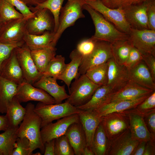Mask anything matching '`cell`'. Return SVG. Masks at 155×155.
I'll return each instance as SVG.
<instances>
[{
  "label": "cell",
  "mask_w": 155,
  "mask_h": 155,
  "mask_svg": "<svg viewBox=\"0 0 155 155\" xmlns=\"http://www.w3.org/2000/svg\"><path fill=\"white\" fill-rule=\"evenodd\" d=\"M65 58L61 55L55 56L50 61L43 75L57 78L61 75L66 69Z\"/></svg>",
  "instance_id": "d590c367"
},
{
  "label": "cell",
  "mask_w": 155,
  "mask_h": 155,
  "mask_svg": "<svg viewBox=\"0 0 155 155\" xmlns=\"http://www.w3.org/2000/svg\"><path fill=\"white\" fill-rule=\"evenodd\" d=\"M69 57L71 61L67 64L64 72L57 78V80H61L64 82L67 86L69 90L72 80L77 79L80 75L78 73V69L82 56L75 49L71 53Z\"/></svg>",
  "instance_id": "83f0119b"
},
{
  "label": "cell",
  "mask_w": 155,
  "mask_h": 155,
  "mask_svg": "<svg viewBox=\"0 0 155 155\" xmlns=\"http://www.w3.org/2000/svg\"><path fill=\"white\" fill-rule=\"evenodd\" d=\"M32 155H42L41 153L39 152H37L36 153L33 154H32Z\"/></svg>",
  "instance_id": "6f0895ef"
},
{
  "label": "cell",
  "mask_w": 155,
  "mask_h": 155,
  "mask_svg": "<svg viewBox=\"0 0 155 155\" xmlns=\"http://www.w3.org/2000/svg\"><path fill=\"white\" fill-rule=\"evenodd\" d=\"M15 50L25 80L33 84L43 75L38 71L34 64L31 55V50L25 43Z\"/></svg>",
  "instance_id": "8fae6325"
},
{
  "label": "cell",
  "mask_w": 155,
  "mask_h": 155,
  "mask_svg": "<svg viewBox=\"0 0 155 155\" xmlns=\"http://www.w3.org/2000/svg\"><path fill=\"white\" fill-rule=\"evenodd\" d=\"M55 155H74V150L65 135L55 139Z\"/></svg>",
  "instance_id": "f35d334b"
},
{
  "label": "cell",
  "mask_w": 155,
  "mask_h": 155,
  "mask_svg": "<svg viewBox=\"0 0 155 155\" xmlns=\"http://www.w3.org/2000/svg\"><path fill=\"white\" fill-rule=\"evenodd\" d=\"M0 155H2V154L0 152Z\"/></svg>",
  "instance_id": "91938a15"
},
{
  "label": "cell",
  "mask_w": 155,
  "mask_h": 155,
  "mask_svg": "<svg viewBox=\"0 0 155 155\" xmlns=\"http://www.w3.org/2000/svg\"><path fill=\"white\" fill-rule=\"evenodd\" d=\"M113 92L112 90L108 85L100 86L96 89L88 102L76 107L81 110L94 111L108 103Z\"/></svg>",
  "instance_id": "484cf974"
},
{
  "label": "cell",
  "mask_w": 155,
  "mask_h": 155,
  "mask_svg": "<svg viewBox=\"0 0 155 155\" xmlns=\"http://www.w3.org/2000/svg\"><path fill=\"white\" fill-rule=\"evenodd\" d=\"M80 121L78 113L72 114L51 122L41 128L40 133L44 144L46 142L65 134L69 126Z\"/></svg>",
  "instance_id": "5bb4252c"
},
{
  "label": "cell",
  "mask_w": 155,
  "mask_h": 155,
  "mask_svg": "<svg viewBox=\"0 0 155 155\" xmlns=\"http://www.w3.org/2000/svg\"><path fill=\"white\" fill-rule=\"evenodd\" d=\"M80 121L85 133L87 142V146L92 149V143L96 129L101 121L94 111H83L79 110L78 113Z\"/></svg>",
  "instance_id": "d4e9b609"
},
{
  "label": "cell",
  "mask_w": 155,
  "mask_h": 155,
  "mask_svg": "<svg viewBox=\"0 0 155 155\" xmlns=\"http://www.w3.org/2000/svg\"><path fill=\"white\" fill-rule=\"evenodd\" d=\"M83 8L90 14L95 26V33L91 38L97 40L104 41L110 43L128 39V34L119 30L87 4L85 3Z\"/></svg>",
  "instance_id": "7a4b0ae2"
},
{
  "label": "cell",
  "mask_w": 155,
  "mask_h": 155,
  "mask_svg": "<svg viewBox=\"0 0 155 155\" xmlns=\"http://www.w3.org/2000/svg\"><path fill=\"white\" fill-rule=\"evenodd\" d=\"M28 19L24 17L2 22L0 29V42L8 44L25 43L24 38Z\"/></svg>",
  "instance_id": "9c48e42d"
},
{
  "label": "cell",
  "mask_w": 155,
  "mask_h": 155,
  "mask_svg": "<svg viewBox=\"0 0 155 155\" xmlns=\"http://www.w3.org/2000/svg\"><path fill=\"white\" fill-rule=\"evenodd\" d=\"M113 57L118 64L124 65L132 46L128 39L111 43Z\"/></svg>",
  "instance_id": "1f68e13d"
},
{
  "label": "cell",
  "mask_w": 155,
  "mask_h": 155,
  "mask_svg": "<svg viewBox=\"0 0 155 155\" xmlns=\"http://www.w3.org/2000/svg\"><path fill=\"white\" fill-rule=\"evenodd\" d=\"M57 79L51 76L43 75L34 83L33 86L41 89L52 97L56 103H62L69 96L65 89V85L60 86L57 83Z\"/></svg>",
  "instance_id": "d6986e66"
},
{
  "label": "cell",
  "mask_w": 155,
  "mask_h": 155,
  "mask_svg": "<svg viewBox=\"0 0 155 155\" xmlns=\"http://www.w3.org/2000/svg\"><path fill=\"white\" fill-rule=\"evenodd\" d=\"M146 142L143 140L140 141L131 155H143Z\"/></svg>",
  "instance_id": "f5cc1de1"
},
{
  "label": "cell",
  "mask_w": 155,
  "mask_h": 155,
  "mask_svg": "<svg viewBox=\"0 0 155 155\" xmlns=\"http://www.w3.org/2000/svg\"><path fill=\"white\" fill-rule=\"evenodd\" d=\"M128 34L131 45L142 55L149 54L155 56V30L131 28Z\"/></svg>",
  "instance_id": "30bf717a"
},
{
  "label": "cell",
  "mask_w": 155,
  "mask_h": 155,
  "mask_svg": "<svg viewBox=\"0 0 155 155\" xmlns=\"http://www.w3.org/2000/svg\"><path fill=\"white\" fill-rule=\"evenodd\" d=\"M108 85L113 92L124 86L130 80L129 69L124 65L118 64L113 57L107 62Z\"/></svg>",
  "instance_id": "e0dca14e"
},
{
  "label": "cell",
  "mask_w": 155,
  "mask_h": 155,
  "mask_svg": "<svg viewBox=\"0 0 155 155\" xmlns=\"http://www.w3.org/2000/svg\"><path fill=\"white\" fill-rule=\"evenodd\" d=\"M128 69L130 80L142 86L155 90V81L143 60Z\"/></svg>",
  "instance_id": "603a6c76"
},
{
  "label": "cell",
  "mask_w": 155,
  "mask_h": 155,
  "mask_svg": "<svg viewBox=\"0 0 155 155\" xmlns=\"http://www.w3.org/2000/svg\"><path fill=\"white\" fill-rule=\"evenodd\" d=\"M28 6H35L46 0H20Z\"/></svg>",
  "instance_id": "11a10c76"
},
{
  "label": "cell",
  "mask_w": 155,
  "mask_h": 155,
  "mask_svg": "<svg viewBox=\"0 0 155 155\" xmlns=\"http://www.w3.org/2000/svg\"><path fill=\"white\" fill-rule=\"evenodd\" d=\"M109 141L101 121L95 133L92 143V150L95 155H106Z\"/></svg>",
  "instance_id": "d6a6232c"
},
{
  "label": "cell",
  "mask_w": 155,
  "mask_h": 155,
  "mask_svg": "<svg viewBox=\"0 0 155 155\" xmlns=\"http://www.w3.org/2000/svg\"><path fill=\"white\" fill-rule=\"evenodd\" d=\"M142 115L148 129L152 137L155 139V109Z\"/></svg>",
  "instance_id": "7dc6e473"
},
{
  "label": "cell",
  "mask_w": 155,
  "mask_h": 155,
  "mask_svg": "<svg viewBox=\"0 0 155 155\" xmlns=\"http://www.w3.org/2000/svg\"><path fill=\"white\" fill-rule=\"evenodd\" d=\"M142 60V54L137 49L132 46L124 65L129 69Z\"/></svg>",
  "instance_id": "f6af8a7d"
},
{
  "label": "cell",
  "mask_w": 155,
  "mask_h": 155,
  "mask_svg": "<svg viewBox=\"0 0 155 155\" xmlns=\"http://www.w3.org/2000/svg\"><path fill=\"white\" fill-rule=\"evenodd\" d=\"M150 94L133 100L109 102L93 111L100 117L111 113L122 112L134 108Z\"/></svg>",
  "instance_id": "cb8c5ba5"
},
{
  "label": "cell",
  "mask_w": 155,
  "mask_h": 155,
  "mask_svg": "<svg viewBox=\"0 0 155 155\" xmlns=\"http://www.w3.org/2000/svg\"><path fill=\"white\" fill-rule=\"evenodd\" d=\"M142 55L143 61L147 66L155 81V56L149 54Z\"/></svg>",
  "instance_id": "681fc988"
},
{
  "label": "cell",
  "mask_w": 155,
  "mask_h": 155,
  "mask_svg": "<svg viewBox=\"0 0 155 155\" xmlns=\"http://www.w3.org/2000/svg\"><path fill=\"white\" fill-rule=\"evenodd\" d=\"M154 109H155V91L135 107L129 110L143 115Z\"/></svg>",
  "instance_id": "ab89813d"
},
{
  "label": "cell",
  "mask_w": 155,
  "mask_h": 155,
  "mask_svg": "<svg viewBox=\"0 0 155 155\" xmlns=\"http://www.w3.org/2000/svg\"><path fill=\"white\" fill-rule=\"evenodd\" d=\"M6 113L9 127L18 128L25 116L26 109L14 97Z\"/></svg>",
  "instance_id": "4dcf8cb0"
},
{
  "label": "cell",
  "mask_w": 155,
  "mask_h": 155,
  "mask_svg": "<svg viewBox=\"0 0 155 155\" xmlns=\"http://www.w3.org/2000/svg\"><path fill=\"white\" fill-rule=\"evenodd\" d=\"M28 7L36 16L29 18L27 21L26 29L28 33L39 35L46 31H54V19L49 10L46 8L36 9L33 6Z\"/></svg>",
  "instance_id": "8992f818"
},
{
  "label": "cell",
  "mask_w": 155,
  "mask_h": 155,
  "mask_svg": "<svg viewBox=\"0 0 155 155\" xmlns=\"http://www.w3.org/2000/svg\"><path fill=\"white\" fill-rule=\"evenodd\" d=\"M97 41L91 37L84 40L78 44L76 49L82 57L88 56L94 51Z\"/></svg>",
  "instance_id": "7bdbcfd3"
},
{
  "label": "cell",
  "mask_w": 155,
  "mask_h": 155,
  "mask_svg": "<svg viewBox=\"0 0 155 155\" xmlns=\"http://www.w3.org/2000/svg\"><path fill=\"white\" fill-rule=\"evenodd\" d=\"M64 1V0H46L35 6H33L36 9L46 8L51 11L54 19L55 25L53 31L55 33L59 27L60 13Z\"/></svg>",
  "instance_id": "8d00e7d4"
},
{
  "label": "cell",
  "mask_w": 155,
  "mask_h": 155,
  "mask_svg": "<svg viewBox=\"0 0 155 155\" xmlns=\"http://www.w3.org/2000/svg\"><path fill=\"white\" fill-rule=\"evenodd\" d=\"M82 155H95L92 150L86 146L84 148Z\"/></svg>",
  "instance_id": "9f6ffc18"
},
{
  "label": "cell",
  "mask_w": 155,
  "mask_h": 155,
  "mask_svg": "<svg viewBox=\"0 0 155 155\" xmlns=\"http://www.w3.org/2000/svg\"><path fill=\"white\" fill-rule=\"evenodd\" d=\"M2 24V22L1 21V19H0V29L1 28V27Z\"/></svg>",
  "instance_id": "680465c9"
},
{
  "label": "cell",
  "mask_w": 155,
  "mask_h": 155,
  "mask_svg": "<svg viewBox=\"0 0 155 155\" xmlns=\"http://www.w3.org/2000/svg\"><path fill=\"white\" fill-rule=\"evenodd\" d=\"M34 111L41 118V128L54 120L78 113L79 110L65 102L53 104L39 102L35 106Z\"/></svg>",
  "instance_id": "277c9868"
},
{
  "label": "cell",
  "mask_w": 155,
  "mask_h": 155,
  "mask_svg": "<svg viewBox=\"0 0 155 155\" xmlns=\"http://www.w3.org/2000/svg\"><path fill=\"white\" fill-rule=\"evenodd\" d=\"M127 115L129 128L132 137L138 141H148L153 138L148 129L143 116L137 113L128 110L123 112Z\"/></svg>",
  "instance_id": "44dd1931"
},
{
  "label": "cell",
  "mask_w": 155,
  "mask_h": 155,
  "mask_svg": "<svg viewBox=\"0 0 155 155\" xmlns=\"http://www.w3.org/2000/svg\"><path fill=\"white\" fill-rule=\"evenodd\" d=\"M24 17L7 1L0 0V19L2 22Z\"/></svg>",
  "instance_id": "74e56055"
},
{
  "label": "cell",
  "mask_w": 155,
  "mask_h": 155,
  "mask_svg": "<svg viewBox=\"0 0 155 155\" xmlns=\"http://www.w3.org/2000/svg\"><path fill=\"white\" fill-rule=\"evenodd\" d=\"M93 9L101 14L109 22L113 23L120 31L128 34L131 26L126 20L123 9H111L105 6L100 0H85Z\"/></svg>",
  "instance_id": "ba28073f"
},
{
  "label": "cell",
  "mask_w": 155,
  "mask_h": 155,
  "mask_svg": "<svg viewBox=\"0 0 155 155\" xmlns=\"http://www.w3.org/2000/svg\"><path fill=\"white\" fill-rule=\"evenodd\" d=\"M15 49L8 58L3 63L0 76L19 84L25 81Z\"/></svg>",
  "instance_id": "ffe728a7"
},
{
  "label": "cell",
  "mask_w": 155,
  "mask_h": 155,
  "mask_svg": "<svg viewBox=\"0 0 155 155\" xmlns=\"http://www.w3.org/2000/svg\"><path fill=\"white\" fill-rule=\"evenodd\" d=\"M108 73L107 62L88 69L85 74L93 83L101 86L107 85Z\"/></svg>",
  "instance_id": "e575fe53"
},
{
  "label": "cell",
  "mask_w": 155,
  "mask_h": 155,
  "mask_svg": "<svg viewBox=\"0 0 155 155\" xmlns=\"http://www.w3.org/2000/svg\"><path fill=\"white\" fill-rule=\"evenodd\" d=\"M155 155V139H152L146 142L143 155Z\"/></svg>",
  "instance_id": "f907efd6"
},
{
  "label": "cell",
  "mask_w": 155,
  "mask_h": 155,
  "mask_svg": "<svg viewBox=\"0 0 155 155\" xmlns=\"http://www.w3.org/2000/svg\"><path fill=\"white\" fill-rule=\"evenodd\" d=\"M101 118V122L109 140L129 128V118L124 112L111 113Z\"/></svg>",
  "instance_id": "9a60e30c"
},
{
  "label": "cell",
  "mask_w": 155,
  "mask_h": 155,
  "mask_svg": "<svg viewBox=\"0 0 155 155\" xmlns=\"http://www.w3.org/2000/svg\"><path fill=\"white\" fill-rule=\"evenodd\" d=\"M139 141L132 137L129 128L109 140L106 155H131Z\"/></svg>",
  "instance_id": "7c38bea8"
},
{
  "label": "cell",
  "mask_w": 155,
  "mask_h": 155,
  "mask_svg": "<svg viewBox=\"0 0 155 155\" xmlns=\"http://www.w3.org/2000/svg\"><path fill=\"white\" fill-rule=\"evenodd\" d=\"M44 155H55V139L45 142L44 144Z\"/></svg>",
  "instance_id": "816d5d0a"
},
{
  "label": "cell",
  "mask_w": 155,
  "mask_h": 155,
  "mask_svg": "<svg viewBox=\"0 0 155 155\" xmlns=\"http://www.w3.org/2000/svg\"><path fill=\"white\" fill-rule=\"evenodd\" d=\"M15 97L20 103L34 101L46 104L56 103L55 99L44 90L26 81L18 84Z\"/></svg>",
  "instance_id": "4fadbf2b"
},
{
  "label": "cell",
  "mask_w": 155,
  "mask_h": 155,
  "mask_svg": "<svg viewBox=\"0 0 155 155\" xmlns=\"http://www.w3.org/2000/svg\"><path fill=\"white\" fill-rule=\"evenodd\" d=\"M9 127V124L6 115H0V131H5Z\"/></svg>",
  "instance_id": "db71d44e"
},
{
  "label": "cell",
  "mask_w": 155,
  "mask_h": 155,
  "mask_svg": "<svg viewBox=\"0 0 155 155\" xmlns=\"http://www.w3.org/2000/svg\"><path fill=\"white\" fill-rule=\"evenodd\" d=\"M25 108V116L17 129L18 137H26L28 139L32 155L33 151L38 148L41 154H44L45 149L40 133L41 118L35 111L34 104L28 103Z\"/></svg>",
  "instance_id": "6da1fadb"
},
{
  "label": "cell",
  "mask_w": 155,
  "mask_h": 155,
  "mask_svg": "<svg viewBox=\"0 0 155 155\" xmlns=\"http://www.w3.org/2000/svg\"><path fill=\"white\" fill-rule=\"evenodd\" d=\"M73 148L75 155H82L87 146L86 136L80 120L70 125L65 134Z\"/></svg>",
  "instance_id": "7402d4cb"
},
{
  "label": "cell",
  "mask_w": 155,
  "mask_h": 155,
  "mask_svg": "<svg viewBox=\"0 0 155 155\" xmlns=\"http://www.w3.org/2000/svg\"><path fill=\"white\" fill-rule=\"evenodd\" d=\"M24 43L8 44L0 42V76L1 66L3 62L8 58L13 49L22 45Z\"/></svg>",
  "instance_id": "ee69618b"
},
{
  "label": "cell",
  "mask_w": 155,
  "mask_h": 155,
  "mask_svg": "<svg viewBox=\"0 0 155 155\" xmlns=\"http://www.w3.org/2000/svg\"><path fill=\"white\" fill-rule=\"evenodd\" d=\"M29 140L26 137L17 138L11 155H31Z\"/></svg>",
  "instance_id": "b9f144b4"
},
{
  "label": "cell",
  "mask_w": 155,
  "mask_h": 155,
  "mask_svg": "<svg viewBox=\"0 0 155 155\" xmlns=\"http://www.w3.org/2000/svg\"><path fill=\"white\" fill-rule=\"evenodd\" d=\"M154 91L139 85L130 80L122 88L112 93L108 103L136 99L150 94Z\"/></svg>",
  "instance_id": "ac0fdd59"
},
{
  "label": "cell",
  "mask_w": 155,
  "mask_h": 155,
  "mask_svg": "<svg viewBox=\"0 0 155 155\" xmlns=\"http://www.w3.org/2000/svg\"><path fill=\"white\" fill-rule=\"evenodd\" d=\"M18 10L24 17L28 19L34 17V13L30 9L29 7L20 0H6Z\"/></svg>",
  "instance_id": "bcb514c9"
},
{
  "label": "cell",
  "mask_w": 155,
  "mask_h": 155,
  "mask_svg": "<svg viewBox=\"0 0 155 155\" xmlns=\"http://www.w3.org/2000/svg\"><path fill=\"white\" fill-rule=\"evenodd\" d=\"M18 85L0 76V113H6L16 94Z\"/></svg>",
  "instance_id": "f1b7e54d"
},
{
  "label": "cell",
  "mask_w": 155,
  "mask_h": 155,
  "mask_svg": "<svg viewBox=\"0 0 155 155\" xmlns=\"http://www.w3.org/2000/svg\"><path fill=\"white\" fill-rule=\"evenodd\" d=\"M85 3V0H67L64 6L62 8L59 17V27L53 40L56 45L65 29L73 25L78 19L85 18L83 9Z\"/></svg>",
  "instance_id": "5b68a950"
},
{
  "label": "cell",
  "mask_w": 155,
  "mask_h": 155,
  "mask_svg": "<svg viewBox=\"0 0 155 155\" xmlns=\"http://www.w3.org/2000/svg\"><path fill=\"white\" fill-rule=\"evenodd\" d=\"M18 128L9 127L0 134V152L2 155H11L18 138Z\"/></svg>",
  "instance_id": "836d02e7"
},
{
  "label": "cell",
  "mask_w": 155,
  "mask_h": 155,
  "mask_svg": "<svg viewBox=\"0 0 155 155\" xmlns=\"http://www.w3.org/2000/svg\"><path fill=\"white\" fill-rule=\"evenodd\" d=\"M55 47H48L31 51V55L38 71L43 73L51 60L55 56Z\"/></svg>",
  "instance_id": "f546056e"
},
{
  "label": "cell",
  "mask_w": 155,
  "mask_h": 155,
  "mask_svg": "<svg viewBox=\"0 0 155 155\" xmlns=\"http://www.w3.org/2000/svg\"><path fill=\"white\" fill-rule=\"evenodd\" d=\"M149 29L155 30V1L149 0L147 10Z\"/></svg>",
  "instance_id": "c3c4849f"
},
{
  "label": "cell",
  "mask_w": 155,
  "mask_h": 155,
  "mask_svg": "<svg viewBox=\"0 0 155 155\" xmlns=\"http://www.w3.org/2000/svg\"><path fill=\"white\" fill-rule=\"evenodd\" d=\"M100 86L92 82L85 74L81 75L72 83L69 96L65 102L76 107L82 105L90 100Z\"/></svg>",
  "instance_id": "3957f363"
},
{
  "label": "cell",
  "mask_w": 155,
  "mask_h": 155,
  "mask_svg": "<svg viewBox=\"0 0 155 155\" xmlns=\"http://www.w3.org/2000/svg\"><path fill=\"white\" fill-rule=\"evenodd\" d=\"M149 0L123 9L125 18L131 28L149 29L147 15Z\"/></svg>",
  "instance_id": "2e32d148"
},
{
  "label": "cell",
  "mask_w": 155,
  "mask_h": 155,
  "mask_svg": "<svg viewBox=\"0 0 155 155\" xmlns=\"http://www.w3.org/2000/svg\"><path fill=\"white\" fill-rule=\"evenodd\" d=\"M105 6L111 9H123L141 3L147 0H100Z\"/></svg>",
  "instance_id": "60d3db41"
},
{
  "label": "cell",
  "mask_w": 155,
  "mask_h": 155,
  "mask_svg": "<svg viewBox=\"0 0 155 155\" xmlns=\"http://www.w3.org/2000/svg\"><path fill=\"white\" fill-rule=\"evenodd\" d=\"M55 33L53 31H46L41 34L36 35L29 34L26 31L24 40L31 51L55 47L53 42Z\"/></svg>",
  "instance_id": "4316f807"
},
{
  "label": "cell",
  "mask_w": 155,
  "mask_h": 155,
  "mask_svg": "<svg viewBox=\"0 0 155 155\" xmlns=\"http://www.w3.org/2000/svg\"><path fill=\"white\" fill-rule=\"evenodd\" d=\"M112 57L111 43L97 40L92 52L88 56L82 58L78 73L80 75L85 74L88 69L107 62Z\"/></svg>",
  "instance_id": "52a82bcc"
}]
</instances>
